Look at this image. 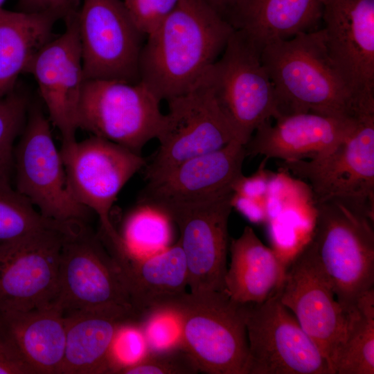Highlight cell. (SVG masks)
Masks as SVG:
<instances>
[{
	"mask_svg": "<svg viewBox=\"0 0 374 374\" xmlns=\"http://www.w3.org/2000/svg\"><path fill=\"white\" fill-rule=\"evenodd\" d=\"M233 30L204 0H180L146 36L140 82L161 100L189 91L219 58Z\"/></svg>",
	"mask_w": 374,
	"mask_h": 374,
	"instance_id": "1",
	"label": "cell"
},
{
	"mask_svg": "<svg viewBox=\"0 0 374 374\" xmlns=\"http://www.w3.org/2000/svg\"><path fill=\"white\" fill-rule=\"evenodd\" d=\"M260 60L274 89L278 117L311 112L357 118L374 109L359 105L351 93L329 57L323 29L269 42L262 47Z\"/></svg>",
	"mask_w": 374,
	"mask_h": 374,
	"instance_id": "2",
	"label": "cell"
},
{
	"mask_svg": "<svg viewBox=\"0 0 374 374\" xmlns=\"http://www.w3.org/2000/svg\"><path fill=\"white\" fill-rule=\"evenodd\" d=\"M310 242L346 312L374 290L373 213L352 201L316 202Z\"/></svg>",
	"mask_w": 374,
	"mask_h": 374,
	"instance_id": "3",
	"label": "cell"
},
{
	"mask_svg": "<svg viewBox=\"0 0 374 374\" xmlns=\"http://www.w3.org/2000/svg\"><path fill=\"white\" fill-rule=\"evenodd\" d=\"M54 303L64 314L113 312L140 321L123 269L99 234L83 222H72L64 233Z\"/></svg>",
	"mask_w": 374,
	"mask_h": 374,
	"instance_id": "4",
	"label": "cell"
},
{
	"mask_svg": "<svg viewBox=\"0 0 374 374\" xmlns=\"http://www.w3.org/2000/svg\"><path fill=\"white\" fill-rule=\"evenodd\" d=\"M168 312L177 317L181 346L199 371L244 374L247 304L233 301L224 291L187 292Z\"/></svg>",
	"mask_w": 374,
	"mask_h": 374,
	"instance_id": "5",
	"label": "cell"
},
{
	"mask_svg": "<svg viewBox=\"0 0 374 374\" xmlns=\"http://www.w3.org/2000/svg\"><path fill=\"white\" fill-rule=\"evenodd\" d=\"M201 80L243 145L260 125L279 116L260 50L238 30L233 31L222 54Z\"/></svg>",
	"mask_w": 374,
	"mask_h": 374,
	"instance_id": "6",
	"label": "cell"
},
{
	"mask_svg": "<svg viewBox=\"0 0 374 374\" xmlns=\"http://www.w3.org/2000/svg\"><path fill=\"white\" fill-rule=\"evenodd\" d=\"M60 154L72 195L98 215L100 236L109 250L116 255L124 253L125 246L112 223L111 210L122 188L145 167L147 160L141 154L96 136L62 144Z\"/></svg>",
	"mask_w": 374,
	"mask_h": 374,
	"instance_id": "7",
	"label": "cell"
},
{
	"mask_svg": "<svg viewBox=\"0 0 374 374\" xmlns=\"http://www.w3.org/2000/svg\"><path fill=\"white\" fill-rule=\"evenodd\" d=\"M161 101L141 82L85 80L78 109V127L141 154L160 130L164 114Z\"/></svg>",
	"mask_w": 374,
	"mask_h": 374,
	"instance_id": "8",
	"label": "cell"
},
{
	"mask_svg": "<svg viewBox=\"0 0 374 374\" xmlns=\"http://www.w3.org/2000/svg\"><path fill=\"white\" fill-rule=\"evenodd\" d=\"M15 189L45 217L59 222H87L90 210L72 195L50 121L36 105L29 106L15 148Z\"/></svg>",
	"mask_w": 374,
	"mask_h": 374,
	"instance_id": "9",
	"label": "cell"
},
{
	"mask_svg": "<svg viewBox=\"0 0 374 374\" xmlns=\"http://www.w3.org/2000/svg\"><path fill=\"white\" fill-rule=\"evenodd\" d=\"M166 101L168 112L156 138L159 147L144 167L146 181L237 140L210 88L202 80L189 91Z\"/></svg>",
	"mask_w": 374,
	"mask_h": 374,
	"instance_id": "10",
	"label": "cell"
},
{
	"mask_svg": "<svg viewBox=\"0 0 374 374\" xmlns=\"http://www.w3.org/2000/svg\"><path fill=\"white\" fill-rule=\"evenodd\" d=\"M248 357L244 374H332L321 350L277 290L260 303H247Z\"/></svg>",
	"mask_w": 374,
	"mask_h": 374,
	"instance_id": "11",
	"label": "cell"
},
{
	"mask_svg": "<svg viewBox=\"0 0 374 374\" xmlns=\"http://www.w3.org/2000/svg\"><path fill=\"white\" fill-rule=\"evenodd\" d=\"M281 303L326 358L332 374L345 342L348 312L309 242L285 269L277 289Z\"/></svg>",
	"mask_w": 374,
	"mask_h": 374,
	"instance_id": "12",
	"label": "cell"
},
{
	"mask_svg": "<svg viewBox=\"0 0 374 374\" xmlns=\"http://www.w3.org/2000/svg\"><path fill=\"white\" fill-rule=\"evenodd\" d=\"M71 222L0 242V310L27 311L55 302L62 245Z\"/></svg>",
	"mask_w": 374,
	"mask_h": 374,
	"instance_id": "13",
	"label": "cell"
},
{
	"mask_svg": "<svg viewBox=\"0 0 374 374\" xmlns=\"http://www.w3.org/2000/svg\"><path fill=\"white\" fill-rule=\"evenodd\" d=\"M77 20L85 80L140 82L145 35L134 24L123 0H83Z\"/></svg>",
	"mask_w": 374,
	"mask_h": 374,
	"instance_id": "14",
	"label": "cell"
},
{
	"mask_svg": "<svg viewBox=\"0 0 374 374\" xmlns=\"http://www.w3.org/2000/svg\"><path fill=\"white\" fill-rule=\"evenodd\" d=\"M281 165L309 181L315 203L346 199L374 212V111L360 114L353 132L326 154Z\"/></svg>",
	"mask_w": 374,
	"mask_h": 374,
	"instance_id": "15",
	"label": "cell"
},
{
	"mask_svg": "<svg viewBox=\"0 0 374 374\" xmlns=\"http://www.w3.org/2000/svg\"><path fill=\"white\" fill-rule=\"evenodd\" d=\"M233 195V193L206 203L156 210L178 227V242L185 256L192 293L224 291Z\"/></svg>",
	"mask_w": 374,
	"mask_h": 374,
	"instance_id": "16",
	"label": "cell"
},
{
	"mask_svg": "<svg viewBox=\"0 0 374 374\" xmlns=\"http://www.w3.org/2000/svg\"><path fill=\"white\" fill-rule=\"evenodd\" d=\"M330 58L362 106L374 105V0H322Z\"/></svg>",
	"mask_w": 374,
	"mask_h": 374,
	"instance_id": "17",
	"label": "cell"
},
{
	"mask_svg": "<svg viewBox=\"0 0 374 374\" xmlns=\"http://www.w3.org/2000/svg\"><path fill=\"white\" fill-rule=\"evenodd\" d=\"M244 145L234 140L224 147L189 159L146 181L138 204L154 210L167 206L206 203L234 193L243 175Z\"/></svg>",
	"mask_w": 374,
	"mask_h": 374,
	"instance_id": "18",
	"label": "cell"
},
{
	"mask_svg": "<svg viewBox=\"0 0 374 374\" xmlns=\"http://www.w3.org/2000/svg\"><path fill=\"white\" fill-rule=\"evenodd\" d=\"M77 12L65 19L64 32L39 50L24 72L35 78L49 120L62 135V144L76 141L78 109L85 80Z\"/></svg>",
	"mask_w": 374,
	"mask_h": 374,
	"instance_id": "19",
	"label": "cell"
},
{
	"mask_svg": "<svg viewBox=\"0 0 374 374\" xmlns=\"http://www.w3.org/2000/svg\"><path fill=\"white\" fill-rule=\"evenodd\" d=\"M357 118H340L315 113L280 116L272 125H260L244 145L246 155L283 161L322 157L355 130Z\"/></svg>",
	"mask_w": 374,
	"mask_h": 374,
	"instance_id": "20",
	"label": "cell"
},
{
	"mask_svg": "<svg viewBox=\"0 0 374 374\" xmlns=\"http://www.w3.org/2000/svg\"><path fill=\"white\" fill-rule=\"evenodd\" d=\"M123 269L133 309L139 321L167 312L188 287V268L177 243L153 254L131 255L118 261Z\"/></svg>",
	"mask_w": 374,
	"mask_h": 374,
	"instance_id": "21",
	"label": "cell"
},
{
	"mask_svg": "<svg viewBox=\"0 0 374 374\" xmlns=\"http://www.w3.org/2000/svg\"><path fill=\"white\" fill-rule=\"evenodd\" d=\"M0 330L37 374H59L66 326L58 305L27 311L0 310Z\"/></svg>",
	"mask_w": 374,
	"mask_h": 374,
	"instance_id": "22",
	"label": "cell"
},
{
	"mask_svg": "<svg viewBox=\"0 0 374 374\" xmlns=\"http://www.w3.org/2000/svg\"><path fill=\"white\" fill-rule=\"evenodd\" d=\"M322 0H241L229 24L259 49L278 39L315 30Z\"/></svg>",
	"mask_w": 374,
	"mask_h": 374,
	"instance_id": "23",
	"label": "cell"
},
{
	"mask_svg": "<svg viewBox=\"0 0 374 374\" xmlns=\"http://www.w3.org/2000/svg\"><path fill=\"white\" fill-rule=\"evenodd\" d=\"M229 250L224 292L231 299L243 304L260 303L276 292L285 268L251 227L246 226L238 238L232 239Z\"/></svg>",
	"mask_w": 374,
	"mask_h": 374,
	"instance_id": "24",
	"label": "cell"
},
{
	"mask_svg": "<svg viewBox=\"0 0 374 374\" xmlns=\"http://www.w3.org/2000/svg\"><path fill=\"white\" fill-rule=\"evenodd\" d=\"M66 338L59 374L112 373L109 353L114 336L124 323L135 321L113 312L64 314Z\"/></svg>",
	"mask_w": 374,
	"mask_h": 374,
	"instance_id": "25",
	"label": "cell"
},
{
	"mask_svg": "<svg viewBox=\"0 0 374 374\" xmlns=\"http://www.w3.org/2000/svg\"><path fill=\"white\" fill-rule=\"evenodd\" d=\"M59 17L0 9V97L15 89L19 74L53 37Z\"/></svg>",
	"mask_w": 374,
	"mask_h": 374,
	"instance_id": "26",
	"label": "cell"
},
{
	"mask_svg": "<svg viewBox=\"0 0 374 374\" xmlns=\"http://www.w3.org/2000/svg\"><path fill=\"white\" fill-rule=\"evenodd\" d=\"M374 373V290L363 295L348 312L345 342L335 374Z\"/></svg>",
	"mask_w": 374,
	"mask_h": 374,
	"instance_id": "27",
	"label": "cell"
},
{
	"mask_svg": "<svg viewBox=\"0 0 374 374\" xmlns=\"http://www.w3.org/2000/svg\"><path fill=\"white\" fill-rule=\"evenodd\" d=\"M139 206L126 219L120 234L127 254L143 257L166 248L170 238L169 220L150 207Z\"/></svg>",
	"mask_w": 374,
	"mask_h": 374,
	"instance_id": "28",
	"label": "cell"
},
{
	"mask_svg": "<svg viewBox=\"0 0 374 374\" xmlns=\"http://www.w3.org/2000/svg\"><path fill=\"white\" fill-rule=\"evenodd\" d=\"M57 223L44 217L10 182L0 181V242Z\"/></svg>",
	"mask_w": 374,
	"mask_h": 374,
	"instance_id": "29",
	"label": "cell"
},
{
	"mask_svg": "<svg viewBox=\"0 0 374 374\" xmlns=\"http://www.w3.org/2000/svg\"><path fill=\"white\" fill-rule=\"evenodd\" d=\"M28 108L27 96L15 89L0 97V181L10 182L14 143L24 129Z\"/></svg>",
	"mask_w": 374,
	"mask_h": 374,
	"instance_id": "30",
	"label": "cell"
},
{
	"mask_svg": "<svg viewBox=\"0 0 374 374\" xmlns=\"http://www.w3.org/2000/svg\"><path fill=\"white\" fill-rule=\"evenodd\" d=\"M199 369L187 351L181 346L152 349L135 364L121 369L119 374H195Z\"/></svg>",
	"mask_w": 374,
	"mask_h": 374,
	"instance_id": "31",
	"label": "cell"
},
{
	"mask_svg": "<svg viewBox=\"0 0 374 374\" xmlns=\"http://www.w3.org/2000/svg\"><path fill=\"white\" fill-rule=\"evenodd\" d=\"M144 335L136 323H127L118 329L112 344L109 359L112 373L139 361L146 353Z\"/></svg>",
	"mask_w": 374,
	"mask_h": 374,
	"instance_id": "32",
	"label": "cell"
},
{
	"mask_svg": "<svg viewBox=\"0 0 374 374\" xmlns=\"http://www.w3.org/2000/svg\"><path fill=\"white\" fill-rule=\"evenodd\" d=\"M180 0H123L135 26L145 36L154 32Z\"/></svg>",
	"mask_w": 374,
	"mask_h": 374,
	"instance_id": "33",
	"label": "cell"
},
{
	"mask_svg": "<svg viewBox=\"0 0 374 374\" xmlns=\"http://www.w3.org/2000/svg\"><path fill=\"white\" fill-rule=\"evenodd\" d=\"M147 346L159 349L174 346L180 340V327L177 317L171 312H161L152 315L141 329Z\"/></svg>",
	"mask_w": 374,
	"mask_h": 374,
	"instance_id": "34",
	"label": "cell"
},
{
	"mask_svg": "<svg viewBox=\"0 0 374 374\" xmlns=\"http://www.w3.org/2000/svg\"><path fill=\"white\" fill-rule=\"evenodd\" d=\"M0 374H37L1 330Z\"/></svg>",
	"mask_w": 374,
	"mask_h": 374,
	"instance_id": "35",
	"label": "cell"
},
{
	"mask_svg": "<svg viewBox=\"0 0 374 374\" xmlns=\"http://www.w3.org/2000/svg\"><path fill=\"white\" fill-rule=\"evenodd\" d=\"M78 0H19V11L51 12L66 19L77 12Z\"/></svg>",
	"mask_w": 374,
	"mask_h": 374,
	"instance_id": "36",
	"label": "cell"
},
{
	"mask_svg": "<svg viewBox=\"0 0 374 374\" xmlns=\"http://www.w3.org/2000/svg\"><path fill=\"white\" fill-rule=\"evenodd\" d=\"M268 184L262 172L251 177L242 175L233 187L234 193L261 201L268 192Z\"/></svg>",
	"mask_w": 374,
	"mask_h": 374,
	"instance_id": "37",
	"label": "cell"
},
{
	"mask_svg": "<svg viewBox=\"0 0 374 374\" xmlns=\"http://www.w3.org/2000/svg\"><path fill=\"white\" fill-rule=\"evenodd\" d=\"M260 201L248 198L233 193L231 200L233 208H235L250 220L256 222L265 217V209Z\"/></svg>",
	"mask_w": 374,
	"mask_h": 374,
	"instance_id": "38",
	"label": "cell"
},
{
	"mask_svg": "<svg viewBox=\"0 0 374 374\" xmlns=\"http://www.w3.org/2000/svg\"><path fill=\"white\" fill-rule=\"evenodd\" d=\"M222 19L229 21L241 0H204Z\"/></svg>",
	"mask_w": 374,
	"mask_h": 374,
	"instance_id": "39",
	"label": "cell"
},
{
	"mask_svg": "<svg viewBox=\"0 0 374 374\" xmlns=\"http://www.w3.org/2000/svg\"><path fill=\"white\" fill-rule=\"evenodd\" d=\"M6 0H0V9L2 8V5L3 4Z\"/></svg>",
	"mask_w": 374,
	"mask_h": 374,
	"instance_id": "40",
	"label": "cell"
}]
</instances>
